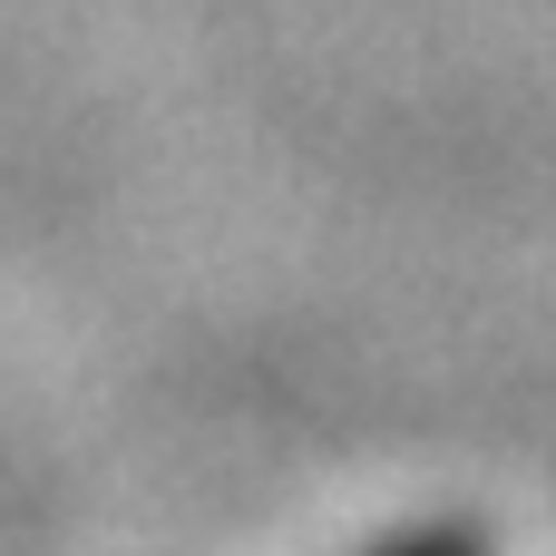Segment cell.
<instances>
[{
	"label": "cell",
	"mask_w": 556,
	"mask_h": 556,
	"mask_svg": "<svg viewBox=\"0 0 556 556\" xmlns=\"http://www.w3.org/2000/svg\"><path fill=\"white\" fill-rule=\"evenodd\" d=\"M362 556H498V547H489V528H479V518H410V528L371 538Z\"/></svg>",
	"instance_id": "obj_1"
}]
</instances>
